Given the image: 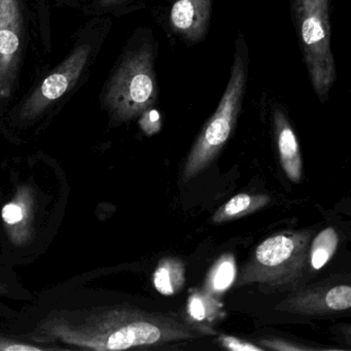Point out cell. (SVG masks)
Returning <instances> with one entry per match:
<instances>
[{"label": "cell", "instance_id": "7c38bea8", "mask_svg": "<svg viewBox=\"0 0 351 351\" xmlns=\"http://www.w3.org/2000/svg\"><path fill=\"white\" fill-rule=\"evenodd\" d=\"M153 283L157 291L163 295L180 293L186 283V267L178 258H164L160 261L153 275Z\"/></svg>", "mask_w": 351, "mask_h": 351}, {"label": "cell", "instance_id": "4fadbf2b", "mask_svg": "<svg viewBox=\"0 0 351 351\" xmlns=\"http://www.w3.org/2000/svg\"><path fill=\"white\" fill-rule=\"evenodd\" d=\"M270 202V197L264 194H238L230 199L213 215L211 221L215 223H225L241 219L250 213L260 210Z\"/></svg>", "mask_w": 351, "mask_h": 351}, {"label": "cell", "instance_id": "d6986e66", "mask_svg": "<svg viewBox=\"0 0 351 351\" xmlns=\"http://www.w3.org/2000/svg\"><path fill=\"white\" fill-rule=\"evenodd\" d=\"M127 0H92V3L86 7V13L89 15H100L117 10Z\"/></svg>", "mask_w": 351, "mask_h": 351}, {"label": "cell", "instance_id": "3957f363", "mask_svg": "<svg viewBox=\"0 0 351 351\" xmlns=\"http://www.w3.org/2000/svg\"><path fill=\"white\" fill-rule=\"evenodd\" d=\"M155 57L143 46L125 55L102 91V104L119 123L129 122L153 108L157 100Z\"/></svg>", "mask_w": 351, "mask_h": 351}, {"label": "cell", "instance_id": "7a4b0ae2", "mask_svg": "<svg viewBox=\"0 0 351 351\" xmlns=\"http://www.w3.org/2000/svg\"><path fill=\"white\" fill-rule=\"evenodd\" d=\"M313 231L283 232L265 239L252 254L236 285H258L269 291H293L309 273Z\"/></svg>", "mask_w": 351, "mask_h": 351}, {"label": "cell", "instance_id": "ffe728a7", "mask_svg": "<svg viewBox=\"0 0 351 351\" xmlns=\"http://www.w3.org/2000/svg\"><path fill=\"white\" fill-rule=\"evenodd\" d=\"M49 350V348L44 347L34 346V345L24 344L20 341L13 339L5 338L0 336V351H42Z\"/></svg>", "mask_w": 351, "mask_h": 351}, {"label": "cell", "instance_id": "ac0fdd59", "mask_svg": "<svg viewBox=\"0 0 351 351\" xmlns=\"http://www.w3.org/2000/svg\"><path fill=\"white\" fill-rule=\"evenodd\" d=\"M219 343L221 346L225 347L228 350L232 351H263L265 348L256 346L248 341L236 338L233 336H219Z\"/></svg>", "mask_w": 351, "mask_h": 351}, {"label": "cell", "instance_id": "6da1fadb", "mask_svg": "<svg viewBox=\"0 0 351 351\" xmlns=\"http://www.w3.org/2000/svg\"><path fill=\"white\" fill-rule=\"evenodd\" d=\"M204 335L176 314L114 306L52 315L40 324L32 339L85 350L108 351L160 346Z\"/></svg>", "mask_w": 351, "mask_h": 351}, {"label": "cell", "instance_id": "2e32d148", "mask_svg": "<svg viewBox=\"0 0 351 351\" xmlns=\"http://www.w3.org/2000/svg\"><path fill=\"white\" fill-rule=\"evenodd\" d=\"M215 295L207 291H195L189 298L186 305V313L192 322L203 324L210 322L217 316L219 304L215 300Z\"/></svg>", "mask_w": 351, "mask_h": 351}, {"label": "cell", "instance_id": "9a60e30c", "mask_svg": "<svg viewBox=\"0 0 351 351\" xmlns=\"http://www.w3.org/2000/svg\"><path fill=\"white\" fill-rule=\"evenodd\" d=\"M339 236L334 228L328 227L315 236L309 248V263L313 270L319 271L330 262L336 252Z\"/></svg>", "mask_w": 351, "mask_h": 351}, {"label": "cell", "instance_id": "603a6c76", "mask_svg": "<svg viewBox=\"0 0 351 351\" xmlns=\"http://www.w3.org/2000/svg\"><path fill=\"white\" fill-rule=\"evenodd\" d=\"M5 285H3V283H0V295H3V293H5Z\"/></svg>", "mask_w": 351, "mask_h": 351}, {"label": "cell", "instance_id": "e0dca14e", "mask_svg": "<svg viewBox=\"0 0 351 351\" xmlns=\"http://www.w3.org/2000/svg\"><path fill=\"white\" fill-rule=\"evenodd\" d=\"M139 118L138 124L141 126V130L145 134L151 135L156 134L159 132L162 128L161 116H160L158 110H154L153 108L143 112Z\"/></svg>", "mask_w": 351, "mask_h": 351}, {"label": "cell", "instance_id": "8fae6325", "mask_svg": "<svg viewBox=\"0 0 351 351\" xmlns=\"http://www.w3.org/2000/svg\"><path fill=\"white\" fill-rule=\"evenodd\" d=\"M273 122L281 166L289 180L293 182H300L303 163L299 143L293 127L281 108H274Z\"/></svg>", "mask_w": 351, "mask_h": 351}, {"label": "cell", "instance_id": "277c9868", "mask_svg": "<svg viewBox=\"0 0 351 351\" xmlns=\"http://www.w3.org/2000/svg\"><path fill=\"white\" fill-rule=\"evenodd\" d=\"M247 81L245 53L235 55L229 83L215 114L205 124L184 163L182 178L190 182L204 171L223 149L235 128Z\"/></svg>", "mask_w": 351, "mask_h": 351}, {"label": "cell", "instance_id": "7402d4cb", "mask_svg": "<svg viewBox=\"0 0 351 351\" xmlns=\"http://www.w3.org/2000/svg\"><path fill=\"white\" fill-rule=\"evenodd\" d=\"M59 1L64 3V5H77L81 0H59Z\"/></svg>", "mask_w": 351, "mask_h": 351}, {"label": "cell", "instance_id": "52a82bcc", "mask_svg": "<svg viewBox=\"0 0 351 351\" xmlns=\"http://www.w3.org/2000/svg\"><path fill=\"white\" fill-rule=\"evenodd\" d=\"M25 50L24 0H0V100L13 96Z\"/></svg>", "mask_w": 351, "mask_h": 351}, {"label": "cell", "instance_id": "9c48e42d", "mask_svg": "<svg viewBox=\"0 0 351 351\" xmlns=\"http://www.w3.org/2000/svg\"><path fill=\"white\" fill-rule=\"evenodd\" d=\"M34 198V189L23 184L17 189L14 198L1 209V217L8 235L16 245H23L32 236Z\"/></svg>", "mask_w": 351, "mask_h": 351}, {"label": "cell", "instance_id": "44dd1931", "mask_svg": "<svg viewBox=\"0 0 351 351\" xmlns=\"http://www.w3.org/2000/svg\"><path fill=\"white\" fill-rule=\"evenodd\" d=\"M262 345L268 347V348L273 349V350H305L306 347L295 346V345L291 344V343L285 342V341L278 340V339H274V340H263L261 341Z\"/></svg>", "mask_w": 351, "mask_h": 351}, {"label": "cell", "instance_id": "8992f818", "mask_svg": "<svg viewBox=\"0 0 351 351\" xmlns=\"http://www.w3.org/2000/svg\"><path fill=\"white\" fill-rule=\"evenodd\" d=\"M96 52L97 45L95 40L84 38L80 40L69 56L28 94L20 106V119L32 121L38 118L73 91L83 79L84 73L91 66Z\"/></svg>", "mask_w": 351, "mask_h": 351}, {"label": "cell", "instance_id": "ba28073f", "mask_svg": "<svg viewBox=\"0 0 351 351\" xmlns=\"http://www.w3.org/2000/svg\"><path fill=\"white\" fill-rule=\"evenodd\" d=\"M350 306V285L322 282L295 289L275 308L278 311L300 315H324L346 311Z\"/></svg>", "mask_w": 351, "mask_h": 351}, {"label": "cell", "instance_id": "5b68a950", "mask_svg": "<svg viewBox=\"0 0 351 351\" xmlns=\"http://www.w3.org/2000/svg\"><path fill=\"white\" fill-rule=\"evenodd\" d=\"M293 11L310 81L316 94L324 97L337 79L330 45L328 0H293Z\"/></svg>", "mask_w": 351, "mask_h": 351}, {"label": "cell", "instance_id": "5bb4252c", "mask_svg": "<svg viewBox=\"0 0 351 351\" xmlns=\"http://www.w3.org/2000/svg\"><path fill=\"white\" fill-rule=\"evenodd\" d=\"M237 277V267L232 254H223L211 268L205 281L204 291L213 295H223Z\"/></svg>", "mask_w": 351, "mask_h": 351}, {"label": "cell", "instance_id": "30bf717a", "mask_svg": "<svg viewBox=\"0 0 351 351\" xmlns=\"http://www.w3.org/2000/svg\"><path fill=\"white\" fill-rule=\"evenodd\" d=\"M211 13V0H176L170 13L174 32L189 40L203 38Z\"/></svg>", "mask_w": 351, "mask_h": 351}]
</instances>
